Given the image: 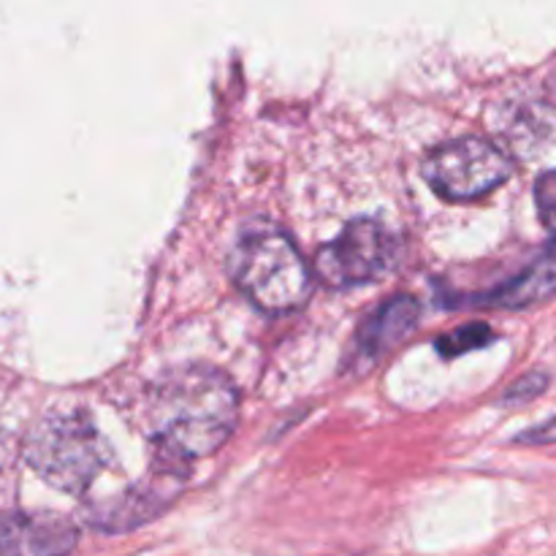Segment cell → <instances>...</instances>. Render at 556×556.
Segmentation results:
<instances>
[{"mask_svg": "<svg viewBox=\"0 0 556 556\" xmlns=\"http://www.w3.org/2000/svg\"><path fill=\"white\" fill-rule=\"evenodd\" d=\"M0 459H3V443H0Z\"/></svg>", "mask_w": 556, "mask_h": 556, "instance_id": "13", "label": "cell"}, {"mask_svg": "<svg viewBox=\"0 0 556 556\" xmlns=\"http://www.w3.org/2000/svg\"><path fill=\"white\" fill-rule=\"evenodd\" d=\"M76 546V530L60 516L0 514V554H63Z\"/></svg>", "mask_w": 556, "mask_h": 556, "instance_id": "6", "label": "cell"}, {"mask_svg": "<svg viewBox=\"0 0 556 556\" xmlns=\"http://www.w3.org/2000/svg\"><path fill=\"white\" fill-rule=\"evenodd\" d=\"M400 255L394 233L378 220H351L315 255V275L329 288H353L383 277Z\"/></svg>", "mask_w": 556, "mask_h": 556, "instance_id": "5", "label": "cell"}, {"mask_svg": "<svg viewBox=\"0 0 556 556\" xmlns=\"http://www.w3.org/2000/svg\"><path fill=\"white\" fill-rule=\"evenodd\" d=\"M418 324V304L410 296H396L375 309L356 334V362L375 364L380 356L400 345Z\"/></svg>", "mask_w": 556, "mask_h": 556, "instance_id": "7", "label": "cell"}, {"mask_svg": "<svg viewBox=\"0 0 556 556\" xmlns=\"http://www.w3.org/2000/svg\"><path fill=\"white\" fill-rule=\"evenodd\" d=\"M543 389H546V375H527V378H521L519 383H516L514 389L505 394V400L525 402V400H532V396L541 394Z\"/></svg>", "mask_w": 556, "mask_h": 556, "instance_id": "11", "label": "cell"}, {"mask_svg": "<svg viewBox=\"0 0 556 556\" xmlns=\"http://www.w3.org/2000/svg\"><path fill=\"white\" fill-rule=\"evenodd\" d=\"M514 174V163L497 144L478 136L438 147L424 163V177L445 201H476Z\"/></svg>", "mask_w": 556, "mask_h": 556, "instance_id": "4", "label": "cell"}, {"mask_svg": "<svg viewBox=\"0 0 556 556\" xmlns=\"http://www.w3.org/2000/svg\"><path fill=\"white\" fill-rule=\"evenodd\" d=\"M535 204H538V215H541L543 226L556 233V168L538 177Z\"/></svg>", "mask_w": 556, "mask_h": 556, "instance_id": "10", "label": "cell"}, {"mask_svg": "<svg viewBox=\"0 0 556 556\" xmlns=\"http://www.w3.org/2000/svg\"><path fill=\"white\" fill-rule=\"evenodd\" d=\"M552 296H556V239H552L532 258L530 266H525L519 275L510 277L508 282H503L494 291H489L478 302L503 309H525L538 302H546Z\"/></svg>", "mask_w": 556, "mask_h": 556, "instance_id": "8", "label": "cell"}, {"mask_svg": "<svg viewBox=\"0 0 556 556\" xmlns=\"http://www.w3.org/2000/svg\"><path fill=\"white\" fill-rule=\"evenodd\" d=\"M25 456L33 470L65 494H81L106 467L109 445L79 413L43 418L30 432Z\"/></svg>", "mask_w": 556, "mask_h": 556, "instance_id": "3", "label": "cell"}, {"mask_svg": "<svg viewBox=\"0 0 556 556\" xmlns=\"http://www.w3.org/2000/svg\"><path fill=\"white\" fill-rule=\"evenodd\" d=\"M492 329L486 324H470V326H462L459 331L454 334H445L443 340L438 342L440 353L443 356H462L467 351H476V348H483L492 342Z\"/></svg>", "mask_w": 556, "mask_h": 556, "instance_id": "9", "label": "cell"}, {"mask_svg": "<svg viewBox=\"0 0 556 556\" xmlns=\"http://www.w3.org/2000/svg\"><path fill=\"white\" fill-rule=\"evenodd\" d=\"M519 443H530V445H552V443H556V418H552V421L541 424V427H535V429H530V432L521 434Z\"/></svg>", "mask_w": 556, "mask_h": 556, "instance_id": "12", "label": "cell"}, {"mask_svg": "<svg viewBox=\"0 0 556 556\" xmlns=\"http://www.w3.org/2000/svg\"><path fill=\"white\" fill-rule=\"evenodd\" d=\"M228 271L239 291L264 313L280 315L302 307L313 293V271L282 228L255 223L239 233Z\"/></svg>", "mask_w": 556, "mask_h": 556, "instance_id": "2", "label": "cell"}, {"mask_svg": "<svg viewBox=\"0 0 556 556\" xmlns=\"http://www.w3.org/2000/svg\"><path fill=\"white\" fill-rule=\"evenodd\" d=\"M239 416V391L226 372L188 364L161 375L144 400V429L168 465L210 456L231 438Z\"/></svg>", "mask_w": 556, "mask_h": 556, "instance_id": "1", "label": "cell"}]
</instances>
